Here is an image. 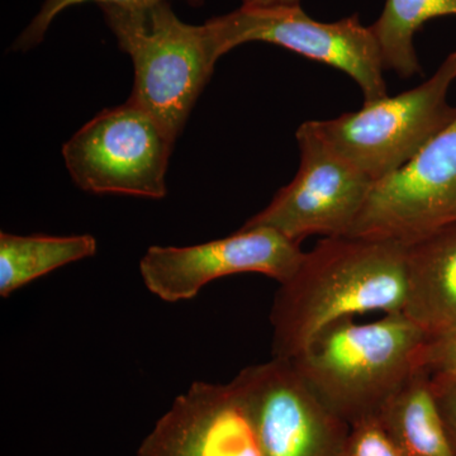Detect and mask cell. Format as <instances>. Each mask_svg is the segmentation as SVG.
<instances>
[{"mask_svg":"<svg viewBox=\"0 0 456 456\" xmlns=\"http://www.w3.org/2000/svg\"><path fill=\"white\" fill-rule=\"evenodd\" d=\"M406 245L368 237H325L281 284L270 312L273 358L290 360L336 321L403 312Z\"/></svg>","mask_w":456,"mask_h":456,"instance_id":"obj_1","label":"cell"},{"mask_svg":"<svg viewBox=\"0 0 456 456\" xmlns=\"http://www.w3.org/2000/svg\"><path fill=\"white\" fill-rule=\"evenodd\" d=\"M426 332L403 312L323 329L289 362L332 412L354 425L379 416L415 369Z\"/></svg>","mask_w":456,"mask_h":456,"instance_id":"obj_2","label":"cell"},{"mask_svg":"<svg viewBox=\"0 0 456 456\" xmlns=\"http://www.w3.org/2000/svg\"><path fill=\"white\" fill-rule=\"evenodd\" d=\"M101 9L119 49L134 62V89L128 99L178 139L220 60L206 26L183 22L169 2Z\"/></svg>","mask_w":456,"mask_h":456,"instance_id":"obj_3","label":"cell"},{"mask_svg":"<svg viewBox=\"0 0 456 456\" xmlns=\"http://www.w3.org/2000/svg\"><path fill=\"white\" fill-rule=\"evenodd\" d=\"M455 80L456 50L416 88L338 118L308 122L336 154L379 182L404 167L455 118L456 107L448 102Z\"/></svg>","mask_w":456,"mask_h":456,"instance_id":"obj_4","label":"cell"},{"mask_svg":"<svg viewBox=\"0 0 456 456\" xmlns=\"http://www.w3.org/2000/svg\"><path fill=\"white\" fill-rule=\"evenodd\" d=\"M174 140L161 123L128 99L102 110L62 147L77 187L93 194L160 200Z\"/></svg>","mask_w":456,"mask_h":456,"instance_id":"obj_5","label":"cell"},{"mask_svg":"<svg viewBox=\"0 0 456 456\" xmlns=\"http://www.w3.org/2000/svg\"><path fill=\"white\" fill-rule=\"evenodd\" d=\"M204 26L218 59L240 45L266 42L344 71L362 89L364 104L388 97L382 51L358 14L325 23L312 20L302 7H240Z\"/></svg>","mask_w":456,"mask_h":456,"instance_id":"obj_6","label":"cell"},{"mask_svg":"<svg viewBox=\"0 0 456 456\" xmlns=\"http://www.w3.org/2000/svg\"><path fill=\"white\" fill-rule=\"evenodd\" d=\"M301 164L289 184L244 227H270L292 241L349 236L373 180L336 154L305 122L297 131Z\"/></svg>","mask_w":456,"mask_h":456,"instance_id":"obj_7","label":"cell"},{"mask_svg":"<svg viewBox=\"0 0 456 456\" xmlns=\"http://www.w3.org/2000/svg\"><path fill=\"white\" fill-rule=\"evenodd\" d=\"M456 222V116L404 167L375 182L349 236L410 244Z\"/></svg>","mask_w":456,"mask_h":456,"instance_id":"obj_8","label":"cell"},{"mask_svg":"<svg viewBox=\"0 0 456 456\" xmlns=\"http://www.w3.org/2000/svg\"><path fill=\"white\" fill-rule=\"evenodd\" d=\"M263 456H345L350 424L314 395L292 362L273 358L236 375Z\"/></svg>","mask_w":456,"mask_h":456,"instance_id":"obj_9","label":"cell"},{"mask_svg":"<svg viewBox=\"0 0 456 456\" xmlns=\"http://www.w3.org/2000/svg\"><path fill=\"white\" fill-rule=\"evenodd\" d=\"M305 253L270 227H242L233 235L185 248L151 246L140 261L147 289L165 302L194 298L203 287L230 275L256 273L284 283Z\"/></svg>","mask_w":456,"mask_h":456,"instance_id":"obj_10","label":"cell"},{"mask_svg":"<svg viewBox=\"0 0 456 456\" xmlns=\"http://www.w3.org/2000/svg\"><path fill=\"white\" fill-rule=\"evenodd\" d=\"M137 456H263L253 417L235 380L196 382L178 395Z\"/></svg>","mask_w":456,"mask_h":456,"instance_id":"obj_11","label":"cell"},{"mask_svg":"<svg viewBox=\"0 0 456 456\" xmlns=\"http://www.w3.org/2000/svg\"><path fill=\"white\" fill-rule=\"evenodd\" d=\"M406 245L403 314L428 335L456 325V222Z\"/></svg>","mask_w":456,"mask_h":456,"instance_id":"obj_12","label":"cell"},{"mask_svg":"<svg viewBox=\"0 0 456 456\" xmlns=\"http://www.w3.org/2000/svg\"><path fill=\"white\" fill-rule=\"evenodd\" d=\"M402 456H456L428 375L413 369L378 416Z\"/></svg>","mask_w":456,"mask_h":456,"instance_id":"obj_13","label":"cell"},{"mask_svg":"<svg viewBox=\"0 0 456 456\" xmlns=\"http://www.w3.org/2000/svg\"><path fill=\"white\" fill-rule=\"evenodd\" d=\"M92 235L50 236L0 233V296L7 298L20 288L53 270L94 256Z\"/></svg>","mask_w":456,"mask_h":456,"instance_id":"obj_14","label":"cell"},{"mask_svg":"<svg viewBox=\"0 0 456 456\" xmlns=\"http://www.w3.org/2000/svg\"><path fill=\"white\" fill-rule=\"evenodd\" d=\"M444 16H456V0H386L382 14L370 26L386 70L401 77L421 74L415 35L428 20Z\"/></svg>","mask_w":456,"mask_h":456,"instance_id":"obj_15","label":"cell"},{"mask_svg":"<svg viewBox=\"0 0 456 456\" xmlns=\"http://www.w3.org/2000/svg\"><path fill=\"white\" fill-rule=\"evenodd\" d=\"M94 2L101 5H117L125 8H145L159 3L171 2V0H44L40 11L32 18L29 25L23 29L14 41V51H28L40 45L49 31L50 26L66 9L83 4V3ZM191 7H200L206 0H184Z\"/></svg>","mask_w":456,"mask_h":456,"instance_id":"obj_16","label":"cell"},{"mask_svg":"<svg viewBox=\"0 0 456 456\" xmlns=\"http://www.w3.org/2000/svg\"><path fill=\"white\" fill-rule=\"evenodd\" d=\"M415 367L422 369L432 383L456 382V325L426 335Z\"/></svg>","mask_w":456,"mask_h":456,"instance_id":"obj_17","label":"cell"},{"mask_svg":"<svg viewBox=\"0 0 456 456\" xmlns=\"http://www.w3.org/2000/svg\"><path fill=\"white\" fill-rule=\"evenodd\" d=\"M345 456H402L378 417L351 425Z\"/></svg>","mask_w":456,"mask_h":456,"instance_id":"obj_18","label":"cell"},{"mask_svg":"<svg viewBox=\"0 0 456 456\" xmlns=\"http://www.w3.org/2000/svg\"><path fill=\"white\" fill-rule=\"evenodd\" d=\"M432 387L456 454V382L432 383Z\"/></svg>","mask_w":456,"mask_h":456,"instance_id":"obj_19","label":"cell"},{"mask_svg":"<svg viewBox=\"0 0 456 456\" xmlns=\"http://www.w3.org/2000/svg\"><path fill=\"white\" fill-rule=\"evenodd\" d=\"M302 0H242V8L275 9L301 7Z\"/></svg>","mask_w":456,"mask_h":456,"instance_id":"obj_20","label":"cell"}]
</instances>
